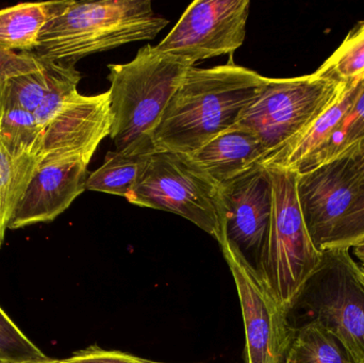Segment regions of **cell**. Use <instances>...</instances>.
Segmentation results:
<instances>
[{
    "label": "cell",
    "mask_w": 364,
    "mask_h": 363,
    "mask_svg": "<svg viewBox=\"0 0 364 363\" xmlns=\"http://www.w3.org/2000/svg\"><path fill=\"white\" fill-rule=\"evenodd\" d=\"M267 80L231 60L224 65L188 68L156 129V151L190 155L235 127Z\"/></svg>",
    "instance_id": "cell-1"
},
{
    "label": "cell",
    "mask_w": 364,
    "mask_h": 363,
    "mask_svg": "<svg viewBox=\"0 0 364 363\" xmlns=\"http://www.w3.org/2000/svg\"><path fill=\"white\" fill-rule=\"evenodd\" d=\"M192 66L151 45L142 47L128 63L109 64L110 138L115 151L139 156L156 153V129Z\"/></svg>",
    "instance_id": "cell-2"
},
{
    "label": "cell",
    "mask_w": 364,
    "mask_h": 363,
    "mask_svg": "<svg viewBox=\"0 0 364 363\" xmlns=\"http://www.w3.org/2000/svg\"><path fill=\"white\" fill-rule=\"evenodd\" d=\"M168 23L149 0H68L45 23L33 53L44 62L75 65L93 53L153 40Z\"/></svg>",
    "instance_id": "cell-3"
},
{
    "label": "cell",
    "mask_w": 364,
    "mask_h": 363,
    "mask_svg": "<svg viewBox=\"0 0 364 363\" xmlns=\"http://www.w3.org/2000/svg\"><path fill=\"white\" fill-rule=\"evenodd\" d=\"M267 168L273 187V206L256 269L282 308L290 313L322 266L324 253L314 245L304 220L297 196L299 173Z\"/></svg>",
    "instance_id": "cell-4"
},
{
    "label": "cell",
    "mask_w": 364,
    "mask_h": 363,
    "mask_svg": "<svg viewBox=\"0 0 364 363\" xmlns=\"http://www.w3.org/2000/svg\"><path fill=\"white\" fill-rule=\"evenodd\" d=\"M348 83L316 72L293 78H269L237 125L258 136L269 156L299 138L343 93ZM261 162V163H262Z\"/></svg>",
    "instance_id": "cell-5"
},
{
    "label": "cell",
    "mask_w": 364,
    "mask_h": 363,
    "mask_svg": "<svg viewBox=\"0 0 364 363\" xmlns=\"http://www.w3.org/2000/svg\"><path fill=\"white\" fill-rule=\"evenodd\" d=\"M218 185L183 153L156 151L128 202L181 215L220 240Z\"/></svg>",
    "instance_id": "cell-6"
},
{
    "label": "cell",
    "mask_w": 364,
    "mask_h": 363,
    "mask_svg": "<svg viewBox=\"0 0 364 363\" xmlns=\"http://www.w3.org/2000/svg\"><path fill=\"white\" fill-rule=\"evenodd\" d=\"M322 266L306 286L303 300L356 363H364V286L348 266V249L323 251Z\"/></svg>",
    "instance_id": "cell-7"
},
{
    "label": "cell",
    "mask_w": 364,
    "mask_h": 363,
    "mask_svg": "<svg viewBox=\"0 0 364 363\" xmlns=\"http://www.w3.org/2000/svg\"><path fill=\"white\" fill-rule=\"evenodd\" d=\"M232 274L245 328L246 363H284L295 328L256 266L229 242L220 243Z\"/></svg>",
    "instance_id": "cell-8"
},
{
    "label": "cell",
    "mask_w": 364,
    "mask_h": 363,
    "mask_svg": "<svg viewBox=\"0 0 364 363\" xmlns=\"http://www.w3.org/2000/svg\"><path fill=\"white\" fill-rule=\"evenodd\" d=\"M250 6V0H196L156 47L192 65L232 55L243 45Z\"/></svg>",
    "instance_id": "cell-9"
},
{
    "label": "cell",
    "mask_w": 364,
    "mask_h": 363,
    "mask_svg": "<svg viewBox=\"0 0 364 363\" xmlns=\"http://www.w3.org/2000/svg\"><path fill=\"white\" fill-rule=\"evenodd\" d=\"M272 206L271 175L261 164L218 185L215 196L218 244L224 241L230 243L256 264L269 234Z\"/></svg>",
    "instance_id": "cell-10"
},
{
    "label": "cell",
    "mask_w": 364,
    "mask_h": 363,
    "mask_svg": "<svg viewBox=\"0 0 364 363\" xmlns=\"http://www.w3.org/2000/svg\"><path fill=\"white\" fill-rule=\"evenodd\" d=\"M111 125L108 91L93 96L76 92L45 127L38 166L70 161L89 166L102 141L110 136Z\"/></svg>",
    "instance_id": "cell-11"
},
{
    "label": "cell",
    "mask_w": 364,
    "mask_h": 363,
    "mask_svg": "<svg viewBox=\"0 0 364 363\" xmlns=\"http://www.w3.org/2000/svg\"><path fill=\"white\" fill-rule=\"evenodd\" d=\"M358 183L346 158H336L299 173L297 196L314 245L323 251L356 202Z\"/></svg>",
    "instance_id": "cell-12"
},
{
    "label": "cell",
    "mask_w": 364,
    "mask_h": 363,
    "mask_svg": "<svg viewBox=\"0 0 364 363\" xmlns=\"http://www.w3.org/2000/svg\"><path fill=\"white\" fill-rule=\"evenodd\" d=\"M87 179L85 162L38 166L15 209L9 229L53 222L85 192Z\"/></svg>",
    "instance_id": "cell-13"
},
{
    "label": "cell",
    "mask_w": 364,
    "mask_h": 363,
    "mask_svg": "<svg viewBox=\"0 0 364 363\" xmlns=\"http://www.w3.org/2000/svg\"><path fill=\"white\" fill-rule=\"evenodd\" d=\"M364 89V77L348 83L337 102L329 107L299 138L267 157L261 166L301 173L312 168L328 148Z\"/></svg>",
    "instance_id": "cell-14"
},
{
    "label": "cell",
    "mask_w": 364,
    "mask_h": 363,
    "mask_svg": "<svg viewBox=\"0 0 364 363\" xmlns=\"http://www.w3.org/2000/svg\"><path fill=\"white\" fill-rule=\"evenodd\" d=\"M265 155L258 136L235 125L186 156L218 187L261 164Z\"/></svg>",
    "instance_id": "cell-15"
},
{
    "label": "cell",
    "mask_w": 364,
    "mask_h": 363,
    "mask_svg": "<svg viewBox=\"0 0 364 363\" xmlns=\"http://www.w3.org/2000/svg\"><path fill=\"white\" fill-rule=\"evenodd\" d=\"M68 0L26 2L0 10V49L33 53L45 23L64 8Z\"/></svg>",
    "instance_id": "cell-16"
},
{
    "label": "cell",
    "mask_w": 364,
    "mask_h": 363,
    "mask_svg": "<svg viewBox=\"0 0 364 363\" xmlns=\"http://www.w3.org/2000/svg\"><path fill=\"white\" fill-rule=\"evenodd\" d=\"M79 76L81 74L75 65L45 62L40 70L21 75L10 81L4 111L21 109L33 114L51 92Z\"/></svg>",
    "instance_id": "cell-17"
},
{
    "label": "cell",
    "mask_w": 364,
    "mask_h": 363,
    "mask_svg": "<svg viewBox=\"0 0 364 363\" xmlns=\"http://www.w3.org/2000/svg\"><path fill=\"white\" fill-rule=\"evenodd\" d=\"M149 156L109 151L104 164L87 179L85 190L104 192L129 200L149 163Z\"/></svg>",
    "instance_id": "cell-18"
},
{
    "label": "cell",
    "mask_w": 364,
    "mask_h": 363,
    "mask_svg": "<svg viewBox=\"0 0 364 363\" xmlns=\"http://www.w3.org/2000/svg\"><path fill=\"white\" fill-rule=\"evenodd\" d=\"M284 363H356L344 345L312 319L295 330Z\"/></svg>",
    "instance_id": "cell-19"
},
{
    "label": "cell",
    "mask_w": 364,
    "mask_h": 363,
    "mask_svg": "<svg viewBox=\"0 0 364 363\" xmlns=\"http://www.w3.org/2000/svg\"><path fill=\"white\" fill-rule=\"evenodd\" d=\"M40 159L14 158L0 144V249L15 209L38 170Z\"/></svg>",
    "instance_id": "cell-20"
},
{
    "label": "cell",
    "mask_w": 364,
    "mask_h": 363,
    "mask_svg": "<svg viewBox=\"0 0 364 363\" xmlns=\"http://www.w3.org/2000/svg\"><path fill=\"white\" fill-rule=\"evenodd\" d=\"M44 130L32 113L21 109L4 111L0 119V144L14 158L40 159Z\"/></svg>",
    "instance_id": "cell-21"
},
{
    "label": "cell",
    "mask_w": 364,
    "mask_h": 363,
    "mask_svg": "<svg viewBox=\"0 0 364 363\" xmlns=\"http://www.w3.org/2000/svg\"><path fill=\"white\" fill-rule=\"evenodd\" d=\"M316 72L341 83H352L363 78L364 21L348 32L342 44Z\"/></svg>",
    "instance_id": "cell-22"
},
{
    "label": "cell",
    "mask_w": 364,
    "mask_h": 363,
    "mask_svg": "<svg viewBox=\"0 0 364 363\" xmlns=\"http://www.w3.org/2000/svg\"><path fill=\"white\" fill-rule=\"evenodd\" d=\"M339 158L350 160L357 177L358 195L354 206L323 251L328 249H350L353 243L364 236V136Z\"/></svg>",
    "instance_id": "cell-23"
},
{
    "label": "cell",
    "mask_w": 364,
    "mask_h": 363,
    "mask_svg": "<svg viewBox=\"0 0 364 363\" xmlns=\"http://www.w3.org/2000/svg\"><path fill=\"white\" fill-rule=\"evenodd\" d=\"M47 359L49 358L0 307V363L40 362Z\"/></svg>",
    "instance_id": "cell-24"
},
{
    "label": "cell",
    "mask_w": 364,
    "mask_h": 363,
    "mask_svg": "<svg viewBox=\"0 0 364 363\" xmlns=\"http://www.w3.org/2000/svg\"><path fill=\"white\" fill-rule=\"evenodd\" d=\"M364 132V89L358 99L353 106L352 110L342 124L339 131L336 134L329 144L328 148L322 153L314 166L331 161L341 157L350 147H352ZM312 166V168H314ZM303 173V172H301Z\"/></svg>",
    "instance_id": "cell-25"
},
{
    "label": "cell",
    "mask_w": 364,
    "mask_h": 363,
    "mask_svg": "<svg viewBox=\"0 0 364 363\" xmlns=\"http://www.w3.org/2000/svg\"><path fill=\"white\" fill-rule=\"evenodd\" d=\"M45 62L33 53H16L0 49V119L4 113L6 93L13 78L40 70Z\"/></svg>",
    "instance_id": "cell-26"
},
{
    "label": "cell",
    "mask_w": 364,
    "mask_h": 363,
    "mask_svg": "<svg viewBox=\"0 0 364 363\" xmlns=\"http://www.w3.org/2000/svg\"><path fill=\"white\" fill-rule=\"evenodd\" d=\"M58 363H144L143 358L123 353L109 351L94 345L73 354L70 358L58 360Z\"/></svg>",
    "instance_id": "cell-27"
},
{
    "label": "cell",
    "mask_w": 364,
    "mask_h": 363,
    "mask_svg": "<svg viewBox=\"0 0 364 363\" xmlns=\"http://www.w3.org/2000/svg\"><path fill=\"white\" fill-rule=\"evenodd\" d=\"M348 262L356 278L364 286V262L356 261L350 253L348 257Z\"/></svg>",
    "instance_id": "cell-28"
},
{
    "label": "cell",
    "mask_w": 364,
    "mask_h": 363,
    "mask_svg": "<svg viewBox=\"0 0 364 363\" xmlns=\"http://www.w3.org/2000/svg\"><path fill=\"white\" fill-rule=\"evenodd\" d=\"M350 251L353 257L358 259L359 262H364V236L350 245Z\"/></svg>",
    "instance_id": "cell-29"
},
{
    "label": "cell",
    "mask_w": 364,
    "mask_h": 363,
    "mask_svg": "<svg viewBox=\"0 0 364 363\" xmlns=\"http://www.w3.org/2000/svg\"><path fill=\"white\" fill-rule=\"evenodd\" d=\"M30 363H58V360L50 359V358H49V359L44 360V362H30Z\"/></svg>",
    "instance_id": "cell-30"
},
{
    "label": "cell",
    "mask_w": 364,
    "mask_h": 363,
    "mask_svg": "<svg viewBox=\"0 0 364 363\" xmlns=\"http://www.w3.org/2000/svg\"><path fill=\"white\" fill-rule=\"evenodd\" d=\"M143 362H144V363H166V362H153V360L144 359V358H143Z\"/></svg>",
    "instance_id": "cell-31"
},
{
    "label": "cell",
    "mask_w": 364,
    "mask_h": 363,
    "mask_svg": "<svg viewBox=\"0 0 364 363\" xmlns=\"http://www.w3.org/2000/svg\"><path fill=\"white\" fill-rule=\"evenodd\" d=\"M363 136H364V132H363V136H361V138H363ZM361 138H360V139H361ZM360 139H359V140H360Z\"/></svg>",
    "instance_id": "cell-32"
}]
</instances>
